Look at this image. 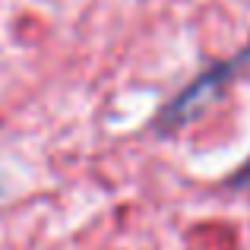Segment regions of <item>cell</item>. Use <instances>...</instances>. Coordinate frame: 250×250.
<instances>
[{"label":"cell","mask_w":250,"mask_h":250,"mask_svg":"<svg viewBox=\"0 0 250 250\" xmlns=\"http://www.w3.org/2000/svg\"><path fill=\"white\" fill-rule=\"evenodd\" d=\"M247 61H250V48H247V51H241V54H238V57H231V61L215 63L212 70H206V73H203L200 80L190 83L187 89H184L181 95H177L174 102H171L168 108L162 111L159 127H162V130H171V127H181V124L193 121V117L200 114V111L206 108V104L212 102V98L219 95L222 89H225V83L231 80V76L238 73V70L244 67Z\"/></svg>","instance_id":"1"}]
</instances>
